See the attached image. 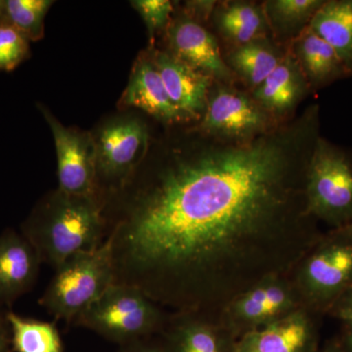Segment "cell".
<instances>
[{
  "instance_id": "27",
  "label": "cell",
  "mask_w": 352,
  "mask_h": 352,
  "mask_svg": "<svg viewBox=\"0 0 352 352\" xmlns=\"http://www.w3.org/2000/svg\"><path fill=\"white\" fill-rule=\"evenodd\" d=\"M328 315L342 323H352V288L346 291L339 300L333 303Z\"/></svg>"
},
{
  "instance_id": "6",
  "label": "cell",
  "mask_w": 352,
  "mask_h": 352,
  "mask_svg": "<svg viewBox=\"0 0 352 352\" xmlns=\"http://www.w3.org/2000/svg\"><path fill=\"white\" fill-rule=\"evenodd\" d=\"M308 212L339 229L352 222V156L319 136L305 175Z\"/></svg>"
},
{
  "instance_id": "28",
  "label": "cell",
  "mask_w": 352,
  "mask_h": 352,
  "mask_svg": "<svg viewBox=\"0 0 352 352\" xmlns=\"http://www.w3.org/2000/svg\"><path fill=\"white\" fill-rule=\"evenodd\" d=\"M215 3V1H188L186 2V11L184 14L192 20L200 23V21L207 20L210 17Z\"/></svg>"
},
{
  "instance_id": "23",
  "label": "cell",
  "mask_w": 352,
  "mask_h": 352,
  "mask_svg": "<svg viewBox=\"0 0 352 352\" xmlns=\"http://www.w3.org/2000/svg\"><path fill=\"white\" fill-rule=\"evenodd\" d=\"M52 0H4V22L15 28L30 41L44 36V22Z\"/></svg>"
},
{
  "instance_id": "17",
  "label": "cell",
  "mask_w": 352,
  "mask_h": 352,
  "mask_svg": "<svg viewBox=\"0 0 352 352\" xmlns=\"http://www.w3.org/2000/svg\"><path fill=\"white\" fill-rule=\"evenodd\" d=\"M310 89L300 65L291 51L277 68L252 91V98L273 119L288 116Z\"/></svg>"
},
{
  "instance_id": "25",
  "label": "cell",
  "mask_w": 352,
  "mask_h": 352,
  "mask_svg": "<svg viewBox=\"0 0 352 352\" xmlns=\"http://www.w3.org/2000/svg\"><path fill=\"white\" fill-rule=\"evenodd\" d=\"M31 41L8 23H0V72H12L31 55Z\"/></svg>"
},
{
  "instance_id": "29",
  "label": "cell",
  "mask_w": 352,
  "mask_h": 352,
  "mask_svg": "<svg viewBox=\"0 0 352 352\" xmlns=\"http://www.w3.org/2000/svg\"><path fill=\"white\" fill-rule=\"evenodd\" d=\"M11 344L10 329L6 317L0 315V352H8Z\"/></svg>"
},
{
  "instance_id": "8",
  "label": "cell",
  "mask_w": 352,
  "mask_h": 352,
  "mask_svg": "<svg viewBox=\"0 0 352 352\" xmlns=\"http://www.w3.org/2000/svg\"><path fill=\"white\" fill-rule=\"evenodd\" d=\"M303 307L291 274L271 275L233 298L219 314L238 339Z\"/></svg>"
},
{
  "instance_id": "33",
  "label": "cell",
  "mask_w": 352,
  "mask_h": 352,
  "mask_svg": "<svg viewBox=\"0 0 352 352\" xmlns=\"http://www.w3.org/2000/svg\"><path fill=\"white\" fill-rule=\"evenodd\" d=\"M4 22V0H0V23Z\"/></svg>"
},
{
  "instance_id": "12",
  "label": "cell",
  "mask_w": 352,
  "mask_h": 352,
  "mask_svg": "<svg viewBox=\"0 0 352 352\" xmlns=\"http://www.w3.org/2000/svg\"><path fill=\"white\" fill-rule=\"evenodd\" d=\"M321 315L302 307L270 325L245 333L236 352H316Z\"/></svg>"
},
{
  "instance_id": "24",
  "label": "cell",
  "mask_w": 352,
  "mask_h": 352,
  "mask_svg": "<svg viewBox=\"0 0 352 352\" xmlns=\"http://www.w3.org/2000/svg\"><path fill=\"white\" fill-rule=\"evenodd\" d=\"M217 25H238L266 38L270 25L263 7L251 2H228L217 9Z\"/></svg>"
},
{
  "instance_id": "4",
  "label": "cell",
  "mask_w": 352,
  "mask_h": 352,
  "mask_svg": "<svg viewBox=\"0 0 352 352\" xmlns=\"http://www.w3.org/2000/svg\"><path fill=\"white\" fill-rule=\"evenodd\" d=\"M115 283L110 243L80 252L55 270L39 303L57 319L75 322Z\"/></svg>"
},
{
  "instance_id": "18",
  "label": "cell",
  "mask_w": 352,
  "mask_h": 352,
  "mask_svg": "<svg viewBox=\"0 0 352 352\" xmlns=\"http://www.w3.org/2000/svg\"><path fill=\"white\" fill-rule=\"evenodd\" d=\"M291 53L300 65L310 89L351 75L332 46L308 27L294 38Z\"/></svg>"
},
{
  "instance_id": "31",
  "label": "cell",
  "mask_w": 352,
  "mask_h": 352,
  "mask_svg": "<svg viewBox=\"0 0 352 352\" xmlns=\"http://www.w3.org/2000/svg\"><path fill=\"white\" fill-rule=\"evenodd\" d=\"M140 342H134L133 346L126 352H164L160 344H141Z\"/></svg>"
},
{
  "instance_id": "9",
  "label": "cell",
  "mask_w": 352,
  "mask_h": 352,
  "mask_svg": "<svg viewBox=\"0 0 352 352\" xmlns=\"http://www.w3.org/2000/svg\"><path fill=\"white\" fill-rule=\"evenodd\" d=\"M54 139L58 189L76 196L100 197L94 134L65 126L45 106L39 105Z\"/></svg>"
},
{
  "instance_id": "21",
  "label": "cell",
  "mask_w": 352,
  "mask_h": 352,
  "mask_svg": "<svg viewBox=\"0 0 352 352\" xmlns=\"http://www.w3.org/2000/svg\"><path fill=\"white\" fill-rule=\"evenodd\" d=\"M6 317L16 352H64L54 324L25 318L14 312H7Z\"/></svg>"
},
{
  "instance_id": "22",
  "label": "cell",
  "mask_w": 352,
  "mask_h": 352,
  "mask_svg": "<svg viewBox=\"0 0 352 352\" xmlns=\"http://www.w3.org/2000/svg\"><path fill=\"white\" fill-rule=\"evenodd\" d=\"M323 3L322 0H271L263 8L270 29L282 36L298 28L302 32Z\"/></svg>"
},
{
  "instance_id": "32",
  "label": "cell",
  "mask_w": 352,
  "mask_h": 352,
  "mask_svg": "<svg viewBox=\"0 0 352 352\" xmlns=\"http://www.w3.org/2000/svg\"><path fill=\"white\" fill-rule=\"evenodd\" d=\"M316 352H344L340 346L339 342H332L326 344L322 349H318Z\"/></svg>"
},
{
  "instance_id": "26",
  "label": "cell",
  "mask_w": 352,
  "mask_h": 352,
  "mask_svg": "<svg viewBox=\"0 0 352 352\" xmlns=\"http://www.w3.org/2000/svg\"><path fill=\"white\" fill-rule=\"evenodd\" d=\"M131 6L142 18L149 32L153 47V39L157 32L168 28L173 11V4L170 0H133Z\"/></svg>"
},
{
  "instance_id": "20",
  "label": "cell",
  "mask_w": 352,
  "mask_h": 352,
  "mask_svg": "<svg viewBox=\"0 0 352 352\" xmlns=\"http://www.w3.org/2000/svg\"><path fill=\"white\" fill-rule=\"evenodd\" d=\"M285 54L267 38H258L236 46L229 54L228 66L254 91L277 68Z\"/></svg>"
},
{
  "instance_id": "14",
  "label": "cell",
  "mask_w": 352,
  "mask_h": 352,
  "mask_svg": "<svg viewBox=\"0 0 352 352\" xmlns=\"http://www.w3.org/2000/svg\"><path fill=\"white\" fill-rule=\"evenodd\" d=\"M170 100L189 120H200L207 108L214 78L170 54L149 48Z\"/></svg>"
},
{
  "instance_id": "7",
  "label": "cell",
  "mask_w": 352,
  "mask_h": 352,
  "mask_svg": "<svg viewBox=\"0 0 352 352\" xmlns=\"http://www.w3.org/2000/svg\"><path fill=\"white\" fill-rule=\"evenodd\" d=\"M94 138L99 190L105 183L102 189L116 193L131 179L147 156L148 127L136 117L116 118L104 124Z\"/></svg>"
},
{
  "instance_id": "34",
  "label": "cell",
  "mask_w": 352,
  "mask_h": 352,
  "mask_svg": "<svg viewBox=\"0 0 352 352\" xmlns=\"http://www.w3.org/2000/svg\"><path fill=\"white\" fill-rule=\"evenodd\" d=\"M342 228H344L347 233L351 234V235L352 236V222L351 224H349V226L342 227Z\"/></svg>"
},
{
  "instance_id": "2",
  "label": "cell",
  "mask_w": 352,
  "mask_h": 352,
  "mask_svg": "<svg viewBox=\"0 0 352 352\" xmlns=\"http://www.w3.org/2000/svg\"><path fill=\"white\" fill-rule=\"evenodd\" d=\"M104 210L100 197L71 195L57 189L34 208L22 224V235L38 252L41 263L57 270L72 256L103 243Z\"/></svg>"
},
{
  "instance_id": "15",
  "label": "cell",
  "mask_w": 352,
  "mask_h": 352,
  "mask_svg": "<svg viewBox=\"0 0 352 352\" xmlns=\"http://www.w3.org/2000/svg\"><path fill=\"white\" fill-rule=\"evenodd\" d=\"M120 103L140 109L168 126L190 122L170 100L149 50L140 53L134 62Z\"/></svg>"
},
{
  "instance_id": "10",
  "label": "cell",
  "mask_w": 352,
  "mask_h": 352,
  "mask_svg": "<svg viewBox=\"0 0 352 352\" xmlns=\"http://www.w3.org/2000/svg\"><path fill=\"white\" fill-rule=\"evenodd\" d=\"M249 95L228 85L210 89L197 131L214 138L245 140L274 129L275 122Z\"/></svg>"
},
{
  "instance_id": "16",
  "label": "cell",
  "mask_w": 352,
  "mask_h": 352,
  "mask_svg": "<svg viewBox=\"0 0 352 352\" xmlns=\"http://www.w3.org/2000/svg\"><path fill=\"white\" fill-rule=\"evenodd\" d=\"M41 261L22 234L6 230L0 236V302L11 303L36 282Z\"/></svg>"
},
{
  "instance_id": "19",
  "label": "cell",
  "mask_w": 352,
  "mask_h": 352,
  "mask_svg": "<svg viewBox=\"0 0 352 352\" xmlns=\"http://www.w3.org/2000/svg\"><path fill=\"white\" fill-rule=\"evenodd\" d=\"M307 27L332 46L352 75V0L324 1Z\"/></svg>"
},
{
  "instance_id": "1",
  "label": "cell",
  "mask_w": 352,
  "mask_h": 352,
  "mask_svg": "<svg viewBox=\"0 0 352 352\" xmlns=\"http://www.w3.org/2000/svg\"><path fill=\"white\" fill-rule=\"evenodd\" d=\"M318 126L312 107L245 140L205 134L129 179L106 222L115 283L173 312H219L263 278L291 274L324 234L305 199Z\"/></svg>"
},
{
  "instance_id": "30",
  "label": "cell",
  "mask_w": 352,
  "mask_h": 352,
  "mask_svg": "<svg viewBox=\"0 0 352 352\" xmlns=\"http://www.w3.org/2000/svg\"><path fill=\"white\" fill-rule=\"evenodd\" d=\"M339 342L344 352H352V323H342Z\"/></svg>"
},
{
  "instance_id": "13",
  "label": "cell",
  "mask_w": 352,
  "mask_h": 352,
  "mask_svg": "<svg viewBox=\"0 0 352 352\" xmlns=\"http://www.w3.org/2000/svg\"><path fill=\"white\" fill-rule=\"evenodd\" d=\"M166 43L170 54L214 80L231 82L235 78L222 57L217 38L185 14L170 20L166 28Z\"/></svg>"
},
{
  "instance_id": "5",
  "label": "cell",
  "mask_w": 352,
  "mask_h": 352,
  "mask_svg": "<svg viewBox=\"0 0 352 352\" xmlns=\"http://www.w3.org/2000/svg\"><path fill=\"white\" fill-rule=\"evenodd\" d=\"M168 315L141 289L113 283L75 322L113 342L134 344L161 332Z\"/></svg>"
},
{
  "instance_id": "11",
  "label": "cell",
  "mask_w": 352,
  "mask_h": 352,
  "mask_svg": "<svg viewBox=\"0 0 352 352\" xmlns=\"http://www.w3.org/2000/svg\"><path fill=\"white\" fill-rule=\"evenodd\" d=\"M159 333L164 352H236L239 340L219 312H173Z\"/></svg>"
},
{
  "instance_id": "3",
  "label": "cell",
  "mask_w": 352,
  "mask_h": 352,
  "mask_svg": "<svg viewBox=\"0 0 352 352\" xmlns=\"http://www.w3.org/2000/svg\"><path fill=\"white\" fill-rule=\"evenodd\" d=\"M291 278L303 307L328 314L333 303L352 288V236L331 229L305 254Z\"/></svg>"
}]
</instances>
